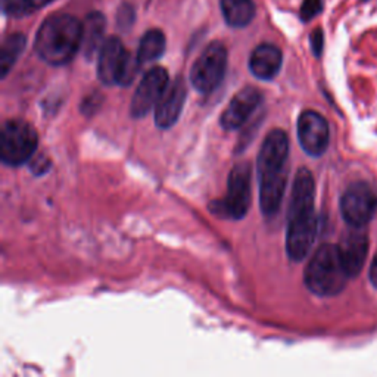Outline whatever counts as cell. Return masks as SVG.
<instances>
[{"instance_id":"6da1fadb","label":"cell","mask_w":377,"mask_h":377,"mask_svg":"<svg viewBox=\"0 0 377 377\" xmlns=\"http://www.w3.org/2000/svg\"><path fill=\"white\" fill-rule=\"evenodd\" d=\"M289 137L276 129L267 134L258 153L259 205L264 215H276L280 209L287 185Z\"/></svg>"},{"instance_id":"7a4b0ae2","label":"cell","mask_w":377,"mask_h":377,"mask_svg":"<svg viewBox=\"0 0 377 377\" xmlns=\"http://www.w3.org/2000/svg\"><path fill=\"white\" fill-rule=\"evenodd\" d=\"M83 22L68 13H57L43 21L36 34L37 57L53 66L71 62L81 50Z\"/></svg>"},{"instance_id":"3957f363","label":"cell","mask_w":377,"mask_h":377,"mask_svg":"<svg viewBox=\"0 0 377 377\" xmlns=\"http://www.w3.org/2000/svg\"><path fill=\"white\" fill-rule=\"evenodd\" d=\"M351 278L342 262L338 246L321 245L305 269L306 287L318 297H334L341 293Z\"/></svg>"},{"instance_id":"277c9868","label":"cell","mask_w":377,"mask_h":377,"mask_svg":"<svg viewBox=\"0 0 377 377\" xmlns=\"http://www.w3.org/2000/svg\"><path fill=\"white\" fill-rule=\"evenodd\" d=\"M141 65L137 55L129 53L118 37L111 36L97 55V77L106 86H129L136 78Z\"/></svg>"},{"instance_id":"5b68a950","label":"cell","mask_w":377,"mask_h":377,"mask_svg":"<svg viewBox=\"0 0 377 377\" xmlns=\"http://www.w3.org/2000/svg\"><path fill=\"white\" fill-rule=\"evenodd\" d=\"M252 169L249 162H241L233 166L229 176L227 194L222 201H214L209 209L214 215L221 218L241 220L243 218L250 206L252 197Z\"/></svg>"},{"instance_id":"8992f818","label":"cell","mask_w":377,"mask_h":377,"mask_svg":"<svg viewBox=\"0 0 377 377\" xmlns=\"http://www.w3.org/2000/svg\"><path fill=\"white\" fill-rule=\"evenodd\" d=\"M38 146V134L30 122L15 118L3 124L0 134V159L8 166L31 161Z\"/></svg>"},{"instance_id":"52a82bcc","label":"cell","mask_w":377,"mask_h":377,"mask_svg":"<svg viewBox=\"0 0 377 377\" xmlns=\"http://www.w3.org/2000/svg\"><path fill=\"white\" fill-rule=\"evenodd\" d=\"M227 49L221 41L209 43L199 58L194 61L190 71V83L194 90L206 94L214 92L226 76Z\"/></svg>"},{"instance_id":"ba28073f","label":"cell","mask_w":377,"mask_h":377,"mask_svg":"<svg viewBox=\"0 0 377 377\" xmlns=\"http://www.w3.org/2000/svg\"><path fill=\"white\" fill-rule=\"evenodd\" d=\"M377 211V194L367 185L358 181L349 186L341 198V214L349 227H364Z\"/></svg>"},{"instance_id":"9c48e42d","label":"cell","mask_w":377,"mask_h":377,"mask_svg":"<svg viewBox=\"0 0 377 377\" xmlns=\"http://www.w3.org/2000/svg\"><path fill=\"white\" fill-rule=\"evenodd\" d=\"M318 232V221L313 211L290 213L287 215L286 250L292 261H302L315 242Z\"/></svg>"},{"instance_id":"30bf717a","label":"cell","mask_w":377,"mask_h":377,"mask_svg":"<svg viewBox=\"0 0 377 377\" xmlns=\"http://www.w3.org/2000/svg\"><path fill=\"white\" fill-rule=\"evenodd\" d=\"M170 85V78L166 69L162 66H153L143 76L142 81L134 92L130 105V114L133 118H143L153 108H157L166 87Z\"/></svg>"},{"instance_id":"8fae6325","label":"cell","mask_w":377,"mask_h":377,"mask_svg":"<svg viewBox=\"0 0 377 377\" xmlns=\"http://www.w3.org/2000/svg\"><path fill=\"white\" fill-rule=\"evenodd\" d=\"M301 148L311 157H321L327 150L330 130L327 120L315 111H304L298 118Z\"/></svg>"},{"instance_id":"7c38bea8","label":"cell","mask_w":377,"mask_h":377,"mask_svg":"<svg viewBox=\"0 0 377 377\" xmlns=\"http://www.w3.org/2000/svg\"><path fill=\"white\" fill-rule=\"evenodd\" d=\"M262 102V93L257 87H245L237 93L221 115V125L227 131L239 130L246 124Z\"/></svg>"},{"instance_id":"4fadbf2b","label":"cell","mask_w":377,"mask_h":377,"mask_svg":"<svg viewBox=\"0 0 377 377\" xmlns=\"http://www.w3.org/2000/svg\"><path fill=\"white\" fill-rule=\"evenodd\" d=\"M187 97V85L183 77H177L166 87L155 108V122L159 129H171L178 121Z\"/></svg>"},{"instance_id":"5bb4252c","label":"cell","mask_w":377,"mask_h":377,"mask_svg":"<svg viewBox=\"0 0 377 377\" xmlns=\"http://www.w3.org/2000/svg\"><path fill=\"white\" fill-rule=\"evenodd\" d=\"M342 262L349 277H357L364 267L369 255V237L361 227H351L348 230L338 245Z\"/></svg>"},{"instance_id":"9a60e30c","label":"cell","mask_w":377,"mask_h":377,"mask_svg":"<svg viewBox=\"0 0 377 377\" xmlns=\"http://www.w3.org/2000/svg\"><path fill=\"white\" fill-rule=\"evenodd\" d=\"M283 64L282 50L271 43H262L254 49L249 58V69L257 78L270 81L273 80L278 71H280Z\"/></svg>"},{"instance_id":"2e32d148","label":"cell","mask_w":377,"mask_h":377,"mask_svg":"<svg viewBox=\"0 0 377 377\" xmlns=\"http://www.w3.org/2000/svg\"><path fill=\"white\" fill-rule=\"evenodd\" d=\"M106 18L102 12H90L83 21L81 36V52L87 61H92L94 55H99L105 43Z\"/></svg>"},{"instance_id":"e0dca14e","label":"cell","mask_w":377,"mask_h":377,"mask_svg":"<svg viewBox=\"0 0 377 377\" xmlns=\"http://www.w3.org/2000/svg\"><path fill=\"white\" fill-rule=\"evenodd\" d=\"M220 8L222 18L232 29H245L257 13L254 0H220Z\"/></svg>"},{"instance_id":"ac0fdd59","label":"cell","mask_w":377,"mask_h":377,"mask_svg":"<svg viewBox=\"0 0 377 377\" xmlns=\"http://www.w3.org/2000/svg\"><path fill=\"white\" fill-rule=\"evenodd\" d=\"M165 48H166V40H165L164 33L158 29H152V30H148L142 36L136 55L142 65L150 64V62L158 61L162 57Z\"/></svg>"},{"instance_id":"d6986e66","label":"cell","mask_w":377,"mask_h":377,"mask_svg":"<svg viewBox=\"0 0 377 377\" xmlns=\"http://www.w3.org/2000/svg\"><path fill=\"white\" fill-rule=\"evenodd\" d=\"M25 45L27 37L21 33L9 34L3 40L2 49H0V74H2V78H5L13 65L17 64L25 49Z\"/></svg>"},{"instance_id":"ffe728a7","label":"cell","mask_w":377,"mask_h":377,"mask_svg":"<svg viewBox=\"0 0 377 377\" xmlns=\"http://www.w3.org/2000/svg\"><path fill=\"white\" fill-rule=\"evenodd\" d=\"M52 2L53 0H2V9L10 18H25Z\"/></svg>"},{"instance_id":"44dd1931","label":"cell","mask_w":377,"mask_h":377,"mask_svg":"<svg viewBox=\"0 0 377 377\" xmlns=\"http://www.w3.org/2000/svg\"><path fill=\"white\" fill-rule=\"evenodd\" d=\"M325 9L323 0H304L299 9V18L302 22H310Z\"/></svg>"},{"instance_id":"7402d4cb","label":"cell","mask_w":377,"mask_h":377,"mask_svg":"<svg viewBox=\"0 0 377 377\" xmlns=\"http://www.w3.org/2000/svg\"><path fill=\"white\" fill-rule=\"evenodd\" d=\"M136 21V13L131 5L124 3L117 10V25L121 31H129Z\"/></svg>"},{"instance_id":"603a6c76","label":"cell","mask_w":377,"mask_h":377,"mask_svg":"<svg viewBox=\"0 0 377 377\" xmlns=\"http://www.w3.org/2000/svg\"><path fill=\"white\" fill-rule=\"evenodd\" d=\"M102 102H104V97H102V94L99 92L92 93L87 97H85V101L81 102V113L85 115H87V117H90V115H93L96 113L97 109L101 108Z\"/></svg>"},{"instance_id":"cb8c5ba5","label":"cell","mask_w":377,"mask_h":377,"mask_svg":"<svg viewBox=\"0 0 377 377\" xmlns=\"http://www.w3.org/2000/svg\"><path fill=\"white\" fill-rule=\"evenodd\" d=\"M310 43H311V50L314 53L315 58H320L321 53H323L325 49V33L321 29H315L310 34Z\"/></svg>"},{"instance_id":"d4e9b609","label":"cell","mask_w":377,"mask_h":377,"mask_svg":"<svg viewBox=\"0 0 377 377\" xmlns=\"http://www.w3.org/2000/svg\"><path fill=\"white\" fill-rule=\"evenodd\" d=\"M30 169L36 176H41V174L48 173V170L50 169V161L45 155L33 157L31 162H30Z\"/></svg>"},{"instance_id":"484cf974","label":"cell","mask_w":377,"mask_h":377,"mask_svg":"<svg viewBox=\"0 0 377 377\" xmlns=\"http://www.w3.org/2000/svg\"><path fill=\"white\" fill-rule=\"evenodd\" d=\"M370 282L377 289V254L374 255L371 267H370Z\"/></svg>"},{"instance_id":"4316f807","label":"cell","mask_w":377,"mask_h":377,"mask_svg":"<svg viewBox=\"0 0 377 377\" xmlns=\"http://www.w3.org/2000/svg\"><path fill=\"white\" fill-rule=\"evenodd\" d=\"M361 2H369V0H361Z\"/></svg>"}]
</instances>
